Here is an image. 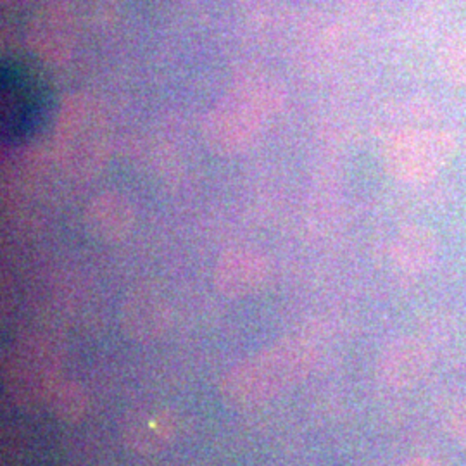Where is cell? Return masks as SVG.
I'll use <instances>...</instances> for the list:
<instances>
[{
  "label": "cell",
  "mask_w": 466,
  "mask_h": 466,
  "mask_svg": "<svg viewBox=\"0 0 466 466\" xmlns=\"http://www.w3.org/2000/svg\"><path fill=\"white\" fill-rule=\"evenodd\" d=\"M315 350L304 342L275 344L230 368L218 385L219 398L232 410L258 408L302 382L315 367Z\"/></svg>",
  "instance_id": "obj_1"
},
{
  "label": "cell",
  "mask_w": 466,
  "mask_h": 466,
  "mask_svg": "<svg viewBox=\"0 0 466 466\" xmlns=\"http://www.w3.org/2000/svg\"><path fill=\"white\" fill-rule=\"evenodd\" d=\"M61 379L63 356L49 342H21L4 360V389L9 400L23 411H35L46 406L50 390Z\"/></svg>",
  "instance_id": "obj_2"
},
{
  "label": "cell",
  "mask_w": 466,
  "mask_h": 466,
  "mask_svg": "<svg viewBox=\"0 0 466 466\" xmlns=\"http://www.w3.org/2000/svg\"><path fill=\"white\" fill-rule=\"evenodd\" d=\"M456 140L444 130L410 128L392 135L385 144V165L402 184H429L450 165Z\"/></svg>",
  "instance_id": "obj_3"
},
{
  "label": "cell",
  "mask_w": 466,
  "mask_h": 466,
  "mask_svg": "<svg viewBox=\"0 0 466 466\" xmlns=\"http://www.w3.org/2000/svg\"><path fill=\"white\" fill-rule=\"evenodd\" d=\"M2 134L7 142L30 138L49 117V85L25 65L2 69Z\"/></svg>",
  "instance_id": "obj_4"
},
{
  "label": "cell",
  "mask_w": 466,
  "mask_h": 466,
  "mask_svg": "<svg viewBox=\"0 0 466 466\" xmlns=\"http://www.w3.org/2000/svg\"><path fill=\"white\" fill-rule=\"evenodd\" d=\"M182 429L180 417L167 408L140 410L130 413L121 429L125 446L142 456L167 450Z\"/></svg>",
  "instance_id": "obj_5"
},
{
  "label": "cell",
  "mask_w": 466,
  "mask_h": 466,
  "mask_svg": "<svg viewBox=\"0 0 466 466\" xmlns=\"http://www.w3.org/2000/svg\"><path fill=\"white\" fill-rule=\"evenodd\" d=\"M431 352L415 337L392 340L379 358V377L392 389H406L420 382L431 370Z\"/></svg>",
  "instance_id": "obj_6"
},
{
  "label": "cell",
  "mask_w": 466,
  "mask_h": 466,
  "mask_svg": "<svg viewBox=\"0 0 466 466\" xmlns=\"http://www.w3.org/2000/svg\"><path fill=\"white\" fill-rule=\"evenodd\" d=\"M169 308L167 302L150 290L135 292L125 300L121 309L123 332L134 342H152L167 332Z\"/></svg>",
  "instance_id": "obj_7"
},
{
  "label": "cell",
  "mask_w": 466,
  "mask_h": 466,
  "mask_svg": "<svg viewBox=\"0 0 466 466\" xmlns=\"http://www.w3.org/2000/svg\"><path fill=\"white\" fill-rule=\"evenodd\" d=\"M267 263L250 252H230L217 268L218 289L230 298L254 292L267 279Z\"/></svg>",
  "instance_id": "obj_8"
},
{
  "label": "cell",
  "mask_w": 466,
  "mask_h": 466,
  "mask_svg": "<svg viewBox=\"0 0 466 466\" xmlns=\"http://www.w3.org/2000/svg\"><path fill=\"white\" fill-rule=\"evenodd\" d=\"M439 254V238L432 228L411 225L400 230L394 246L392 258L406 273H423L431 269Z\"/></svg>",
  "instance_id": "obj_9"
},
{
  "label": "cell",
  "mask_w": 466,
  "mask_h": 466,
  "mask_svg": "<svg viewBox=\"0 0 466 466\" xmlns=\"http://www.w3.org/2000/svg\"><path fill=\"white\" fill-rule=\"evenodd\" d=\"M46 406L65 425H78L90 410V398L80 383L61 379L50 390Z\"/></svg>",
  "instance_id": "obj_10"
},
{
  "label": "cell",
  "mask_w": 466,
  "mask_h": 466,
  "mask_svg": "<svg viewBox=\"0 0 466 466\" xmlns=\"http://www.w3.org/2000/svg\"><path fill=\"white\" fill-rule=\"evenodd\" d=\"M442 76L454 85H466V34L454 35L439 54Z\"/></svg>",
  "instance_id": "obj_11"
},
{
  "label": "cell",
  "mask_w": 466,
  "mask_h": 466,
  "mask_svg": "<svg viewBox=\"0 0 466 466\" xmlns=\"http://www.w3.org/2000/svg\"><path fill=\"white\" fill-rule=\"evenodd\" d=\"M448 425L452 439L466 450V400H458L452 406Z\"/></svg>",
  "instance_id": "obj_12"
},
{
  "label": "cell",
  "mask_w": 466,
  "mask_h": 466,
  "mask_svg": "<svg viewBox=\"0 0 466 466\" xmlns=\"http://www.w3.org/2000/svg\"><path fill=\"white\" fill-rule=\"evenodd\" d=\"M400 466H441L439 463H435L433 460L431 458H421V456H418V458H411V460H408V461H404Z\"/></svg>",
  "instance_id": "obj_13"
}]
</instances>
